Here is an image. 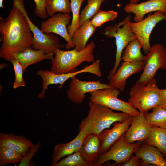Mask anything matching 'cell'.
<instances>
[{
    "label": "cell",
    "instance_id": "cell-22",
    "mask_svg": "<svg viewBox=\"0 0 166 166\" xmlns=\"http://www.w3.org/2000/svg\"><path fill=\"white\" fill-rule=\"evenodd\" d=\"M34 145L29 139L13 133H0V147H5L14 150L24 156Z\"/></svg>",
    "mask_w": 166,
    "mask_h": 166
},
{
    "label": "cell",
    "instance_id": "cell-10",
    "mask_svg": "<svg viewBox=\"0 0 166 166\" xmlns=\"http://www.w3.org/2000/svg\"><path fill=\"white\" fill-rule=\"evenodd\" d=\"M100 72V65L96 61L89 65L86 66L83 69L72 73L57 74L50 70H40L37 71V74L42 78V91L38 95V97L41 99L45 97V91L50 85L59 84V88L61 89L66 81L77 74L83 73H89L98 76Z\"/></svg>",
    "mask_w": 166,
    "mask_h": 166
},
{
    "label": "cell",
    "instance_id": "cell-40",
    "mask_svg": "<svg viewBox=\"0 0 166 166\" xmlns=\"http://www.w3.org/2000/svg\"><path fill=\"white\" fill-rule=\"evenodd\" d=\"M4 0H0V8H2L4 7V5L3 4V1Z\"/></svg>",
    "mask_w": 166,
    "mask_h": 166
},
{
    "label": "cell",
    "instance_id": "cell-17",
    "mask_svg": "<svg viewBox=\"0 0 166 166\" xmlns=\"http://www.w3.org/2000/svg\"><path fill=\"white\" fill-rule=\"evenodd\" d=\"M145 61L137 63L124 61L109 81V85L113 88L123 92L127 80L130 76L143 70Z\"/></svg>",
    "mask_w": 166,
    "mask_h": 166
},
{
    "label": "cell",
    "instance_id": "cell-23",
    "mask_svg": "<svg viewBox=\"0 0 166 166\" xmlns=\"http://www.w3.org/2000/svg\"><path fill=\"white\" fill-rule=\"evenodd\" d=\"M95 28L90 20L88 21L80 26L74 33L72 39L74 44V49L79 51L84 49L87 42L95 31Z\"/></svg>",
    "mask_w": 166,
    "mask_h": 166
},
{
    "label": "cell",
    "instance_id": "cell-15",
    "mask_svg": "<svg viewBox=\"0 0 166 166\" xmlns=\"http://www.w3.org/2000/svg\"><path fill=\"white\" fill-rule=\"evenodd\" d=\"M133 118L130 116L122 122H116L111 129H105L98 135L101 143V155L108 151L114 144L125 133L130 126Z\"/></svg>",
    "mask_w": 166,
    "mask_h": 166
},
{
    "label": "cell",
    "instance_id": "cell-7",
    "mask_svg": "<svg viewBox=\"0 0 166 166\" xmlns=\"http://www.w3.org/2000/svg\"><path fill=\"white\" fill-rule=\"evenodd\" d=\"M120 91L115 88L100 89L89 93L90 101L109 108L113 110L120 111L134 116L140 113L128 102L118 98Z\"/></svg>",
    "mask_w": 166,
    "mask_h": 166
},
{
    "label": "cell",
    "instance_id": "cell-24",
    "mask_svg": "<svg viewBox=\"0 0 166 166\" xmlns=\"http://www.w3.org/2000/svg\"><path fill=\"white\" fill-rule=\"evenodd\" d=\"M144 142L157 148L166 160V128L152 126L148 137Z\"/></svg>",
    "mask_w": 166,
    "mask_h": 166
},
{
    "label": "cell",
    "instance_id": "cell-30",
    "mask_svg": "<svg viewBox=\"0 0 166 166\" xmlns=\"http://www.w3.org/2000/svg\"><path fill=\"white\" fill-rule=\"evenodd\" d=\"M84 0H70L72 18L70 24L67 27L69 34L72 38L76 30L80 26V10Z\"/></svg>",
    "mask_w": 166,
    "mask_h": 166
},
{
    "label": "cell",
    "instance_id": "cell-25",
    "mask_svg": "<svg viewBox=\"0 0 166 166\" xmlns=\"http://www.w3.org/2000/svg\"><path fill=\"white\" fill-rule=\"evenodd\" d=\"M141 48V44L137 38L131 42L123 52L121 60L124 61L132 63L139 62L144 61L146 55H144L142 53Z\"/></svg>",
    "mask_w": 166,
    "mask_h": 166
},
{
    "label": "cell",
    "instance_id": "cell-2",
    "mask_svg": "<svg viewBox=\"0 0 166 166\" xmlns=\"http://www.w3.org/2000/svg\"><path fill=\"white\" fill-rule=\"evenodd\" d=\"M95 47V43L92 41L81 51L56 49L55 56L51 60L50 71L57 74L72 73L76 71L77 68L84 62L93 63L95 61L93 54Z\"/></svg>",
    "mask_w": 166,
    "mask_h": 166
},
{
    "label": "cell",
    "instance_id": "cell-12",
    "mask_svg": "<svg viewBox=\"0 0 166 166\" xmlns=\"http://www.w3.org/2000/svg\"><path fill=\"white\" fill-rule=\"evenodd\" d=\"M90 127V122L86 117L81 121L79 133L73 140L69 142L59 143L56 145L52 154V163L50 166H54L62 158L78 151L89 134Z\"/></svg>",
    "mask_w": 166,
    "mask_h": 166
},
{
    "label": "cell",
    "instance_id": "cell-35",
    "mask_svg": "<svg viewBox=\"0 0 166 166\" xmlns=\"http://www.w3.org/2000/svg\"><path fill=\"white\" fill-rule=\"evenodd\" d=\"M34 0L35 5L34 12L36 16L43 19L46 18L48 16L46 9L47 0Z\"/></svg>",
    "mask_w": 166,
    "mask_h": 166
},
{
    "label": "cell",
    "instance_id": "cell-21",
    "mask_svg": "<svg viewBox=\"0 0 166 166\" xmlns=\"http://www.w3.org/2000/svg\"><path fill=\"white\" fill-rule=\"evenodd\" d=\"M54 53H47L39 49H33L31 48L22 51L13 53V59L18 61L22 65L24 72L27 68L33 64L46 59L52 60Z\"/></svg>",
    "mask_w": 166,
    "mask_h": 166
},
{
    "label": "cell",
    "instance_id": "cell-4",
    "mask_svg": "<svg viewBox=\"0 0 166 166\" xmlns=\"http://www.w3.org/2000/svg\"><path fill=\"white\" fill-rule=\"evenodd\" d=\"M89 105V109L87 117L91 123L89 134H99L115 122H122L131 116L123 112H115L109 107L90 101Z\"/></svg>",
    "mask_w": 166,
    "mask_h": 166
},
{
    "label": "cell",
    "instance_id": "cell-42",
    "mask_svg": "<svg viewBox=\"0 0 166 166\" xmlns=\"http://www.w3.org/2000/svg\"></svg>",
    "mask_w": 166,
    "mask_h": 166
},
{
    "label": "cell",
    "instance_id": "cell-18",
    "mask_svg": "<svg viewBox=\"0 0 166 166\" xmlns=\"http://www.w3.org/2000/svg\"><path fill=\"white\" fill-rule=\"evenodd\" d=\"M124 10L128 13H133V19L138 22L143 19L144 16L152 12L166 13V0H148L139 4L130 3L126 5Z\"/></svg>",
    "mask_w": 166,
    "mask_h": 166
},
{
    "label": "cell",
    "instance_id": "cell-26",
    "mask_svg": "<svg viewBox=\"0 0 166 166\" xmlns=\"http://www.w3.org/2000/svg\"><path fill=\"white\" fill-rule=\"evenodd\" d=\"M145 116L151 125L166 128V109L160 105L153 108L151 112Z\"/></svg>",
    "mask_w": 166,
    "mask_h": 166
},
{
    "label": "cell",
    "instance_id": "cell-41",
    "mask_svg": "<svg viewBox=\"0 0 166 166\" xmlns=\"http://www.w3.org/2000/svg\"><path fill=\"white\" fill-rule=\"evenodd\" d=\"M164 20L166 21V13L164 14Z\"/></svg>",
    "mask_w": 166,
    "mask_h": 166
},
{
    "label": "cell",
    "instance_id": "cell-36",
    "mask_svg": "<svg viewBox=\"0 0 166 166\" xmlns=\"http://www.w3.org/2000/svg\"><path fill=\"white\" fill-rule=\"evenodd\" d=\"M140 160L136 156L132 155L130 159L126 162L118 164L117 166H138L140 165Z\"/></svg>",
    "mask_w": 166,
    "mask_h": 166
},
{
    "label": "cell",
    "instance_id": "cell-9",
    "mask_svg": "<svg viewBox=\"0 0 166 166\" xmlns=\"http://www.w3.org/2000/svg\"><path fill=\"white\" fill-rule=\"evenodd\" d=\"M125 133L108 151L100 155L94 166H101L110 160L114 161L115 163L113 165H115L124 163L130 159L143 142H136L132 144L127 143L125 140Z\"/></svg>",
    "mask_w": 166,
    "mask_h": 166
},
{
    "label": "cell",
    "instance_id": "cell-34",
    "mask_svg": "<svg viewBox=\"0 0 166 166\" xmlns=\"http://www.w3.org/2000/svg\"><path fill=\"white\" fill-rule=\"evenodd\" d=\"M42 145L38 142L30 148L27 152L23 156L22 161L19 163L18 166H29L30 161L34 156L39 150Z\"/></svg>",
    "mask_w": 166,
    "mask_h": 166
},
{
    "label": "cell",
    "instance_id": "cell-19",
    "mask_svg": "<svg viewBox=\"0 0 166 166\" xmlns=\"http://www.w3.org/2000/svg\"><path fill=\"white\" fill-rule=\"evenodd\" d=\"M101 143L98 134H88L78 150L85 160L91 166H94L101 155Z\"/></svg>",
    "mask_w": 166,
    "mask_h": 166
},
{
    "label": "cell",
    "instance_id": "cell-11",
    "mask_svg": "<svg viewBox=\"0 0 166 166\" xmlns=\"http://www.w3.org/2000/svg\"><path fill=\"white\" fill-rule=\"evenodd\" d=\"M164 19V13L159 11L152 14H149L140 21L130 22V29L140 42L142 48L146 54L149 53L151 48L150 38L152 30L157 24Z\"/></svg>",
    "mask_w": 166,
    "mask_h": 166
},
{
    "label": "cell",
    "instance_id": "cell-14",
    "mask_svg": "<svg viewBox=\"0 0 166 166\" xmlns=\"http://www.w3.org/2000/svg\"><path fill=\"white\" fill-rule=\"evenodd\" d=\"M69 89L66 93L68 98L76 104L82 103L85 99V94L97 90L113 88L109 84L97 81H82L74 76L71 78Z\"/></svg>",
    "mask_w": 166,
    "mask_h": 166
},
{
    "label": "cell",
    "instance_id": "cell-39",
    "mask_svg": "<svg viewBox=\"0 0 166 166\" xmlns=\"http://www.w3.org/2000/svg\"><path fill=\"white\" fill-rule=\"evenodd\" d=\"M130 3H134V4H136L137 3V2L140 1V0H129Z\"/></svg>",
    "mask_w": 166,
    "mask_h": 166
},
{
    "label": "cell",
    "instance_id": "cell-37",
    "mask_svg": "<svg viewBox=\"0 0 166 166\" xmlns=\"http://www.w3.org/2000/svg\"><path fill=\"white\" fill-rule=\"evenodd\" d=\"M161 98L160 106L164 109H166V89L160 90Z\"/></svg>",
    "mask_w": 166,
    "mask_h": 166
},
{
    "label": "cell",
    "instance_id": "cell-27",
    "mask_svg": "<svg viewBox=\"0 0 166 166\" xmlns=\"http://www.w3.org/2000/svg\"><path fill=\"white\" fill-rule=\"evenodd\" d=\"M46 9L48 15L51 16L57 12H71L70 0H47Z\"/></svg>",
    "mask_w": 166,
    "mask_h": 166
},
{
    "label": "cell",
    "instance_id": "cell-29",
    "mask_svg": "<svg viewBox=\"0 0 166 166\" xmlns=\"http://www.w3.org/2000/svg\"><path fill=\"white\" fill-rule=\"evenodd\" d=\"M23 156L20 153L10 148L0 147V166L20 163Z\"/></svg>",
    "mask_w": 166,
    "mask_h": 166
},
{
    "label": "cell",
    "instance_id": "cell-6",
    "mask_svg": "<svg viewBox=\"0 0 166 166\" xmlns=\"http://www.w3.org/2000/svg\"><path fill=\"white\" fill-rule=\"evenodd\" d=\"M16 5L23 13L29 25L33 36L32 46L35 49L42 50L47 53H54L57 49H61L65 45L60 43V40L54 34H46L32 23L25 9L24 0H12Z\"/></svg>",
    "mask_w": 166,
    "mask_h": 166
},
{
    "label": "cell",
    "instance_id": "cell-20",
    "mask_svg": "<svg viewBox=\"0 0 166 166\" xmlns=\"http://www.w3.org/2000/svg\"><path fill=\"white\" fill-rule=\"evenodd\" d=\"M134 153L141 160V165L166 166V160L162 153L157 148L145 143L143 142Z\"/></svg>",
    "mask_w": 166,
    "mask_h": 166
},
{
    "label": "cell",
    "instance_id": "cell-28",
    "mask_svg": "<svg viewBox=\"0 0 166 166\" xmlns=\"http://www.w3.org/2000/svg\"><path fill=\"white\" fill-rule=\"evenodd\" d=\"M87 4L81 11L80 14V26L90 20L100 10L102 3L106 0H87Z\"/></svg>",
    "mask_w": 166,
    "mask_h": 166
},
{
    "label": "cell",
    "instance_id": "cell-31",
    "mask_svg": "<svg viewBox=\"0 0 166 166\" xmlns=\"http://www.w3.org/2000/svg\"><path fill=\"white\" fill-rule=\"evenodd\" d=\"M54 166H91L86 162L78 151L63 158Z\"/></svg>",
    "mask_w": 166,
    "mask_h": 166
},
{
    "label": "cell",
    "instance_id": "cell-32",
    "mask_svg": "<svg viewBox=\"0 0 166 166\" xmlns=\"http://www.w3.org/2000/svg\"><path fill=\"white\" fill-rule=\"evenodd\" d=\"M117 15V13L113 10L103 11L101 10L91 18L92 24L96 28L100 26L105 22L113 21Z\"/></svg>",
    "mask_w": 166,
    "mask_h": 166
},
{
    "label": "cell",
    "instance_id": "cell-16",
    "mask_svg": "<svg viewBox=\"0 0 166 166\" xmlns=\"http://www.w3.org/2000/svg\"><path fill=\"white\" fill-rule=\"evenodd\" d=\"M152 126L148 122L145 114L140 113L133 116L132 123L125 134V140L129 144L144 142L148 138Z\"/></svg>",
    "mask_w": 166,
    "mask_h": 166
},
{
    "label": "cell",
    "instance_id": "cell-5",
    "mask_svg": "<svg viewBox=\"0 0 166 166\" xmlns=\"http://www.w3.org/2000/svg\"><path fill=\"white\" fill-rule=\"evenodd\" d=\"M131 17V15H128L123 21L106 27L103 33L107 37L115 38L116 47L115 62L113 69L109 71L107 77L108 81L117 70L122 60L121 55L124 49L131 42L137 39L129 26Z\"/></svg>",
    "mask_w": 166,
    "mask_h": 166
},
{
    "label": "cell",
    "instance_id": "cell-3",
    "mask_svg": "<svg viewBox=\"0 0 166 166\" xmlns=\"http://www.w3.org/2000/svg\"><path fill=\"white\" fill-rule=\"evenodd\" d=\"M160 90L155 78L146 85L136 82L131 88L127 102L146 114L149 110L160 105Z\"/></svg>",
    "mask_w": 166,
    "mask_h": 166
},
{
    "label": "cell",
    "instance_id": "cell-33",
    "mask_svg": "<svg viewBox=\"0 0 166 166\" xmlns=\"http://www.w3.org/2000/svg\"><path fill=\"white\" fill-rule=\"evenodd\" d=\"M10 62L12 64L15 73V79L13 86L14 89L25 86L26 83L23 78L24 71L21 65L17 60L13 59Z\"/></svg>",
    "mask_w": 166,
    "mask_h": 166
},
{
    "label": "cell",
    "instance_id": "cell-38",
    "mask_svg": "<svg viewBox=\"0 0 166 166\" xmlns=\"http://www.w3.org/2000/svg\"><path fill=\"white\" fill-rule=\"evenodd\" d=\"M7 65L5 63H1L0 64V69L6 67Z\"/></svg>",
    "mask_w": 166,
    "mask_h": 166
},
{
    "label": "cell",
    "instance_id": "cell-1",
    "mask_svg": "<svg viewBox=\"0 0 166 166\" xmlns=\"http://www.w3.org/2000/svg\"><path fill=\"white\" fill-rule=\"evenodd\" d=\"M0 57L10 61L12 54L32 46L33 35L23 12L15 5L8 16H0Z\"/></svg>",
    "mask_w": 166,
    "mask_h": 166
},
{
    "label": "cell",
    "instance_id": "cell-8",
    "mask_svg": "<svg viewBox=\"0 0 166 166\" xmlns=\"http://www.w3.org/2000/svg\"><path fill=\"white\" fill-rule=\"evenodd\" d=\"M143 72L137 82L146 85L154 77L159 69H166V49L160 43L153 44L146 55Z\"/></svg>",
    "mask_w": 166,
    "mask_h": 166
},
{
    "label": "cell",
    "instance_id": "cell-13",
    "mask_svg": "<svg viewBox=\"0 0 166 166\" xmlns=\"http://www.w3.org/2000/svg\"><path fill=\"white\" fill-rule=\"evenodd\" d=\"M72 18L70 13H55L42 22L40 29L45 34L53 33L62 37L67 42L65 45L66 49L74 48V45L67 29Z\"/></svg>",
    "mask_w": 166,
    "mask_h": 166
}]
</instances>
